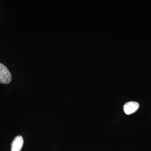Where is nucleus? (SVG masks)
Instances as JSON below:
<instances>
[{
    "instance_id": "nucleus-3",
    "label": "nucleus",
    "mask_w": 151,
    "mask_h": 151,
    "mask_svg": "<svg viewBox=\"0 0 151 151\" xmlns=\"http://www.w3.org/2000/svg\"><path fill=\"white\" fill-rule=\"evenodd\" d=\"M24 144L23 139L21 136L15 138L11 145V151H20Z\"/></svg>"
},
{
    "instance_id": "nucleus-1",
    "label": "nucleus",
    "mask_w": 151,
    "mask_h": 151,
    "mask_svg": "<svg viewBox=\"0 0 151 151\" xmlns=\"http://www.w3.org/2000/svg\"><path fill=\"white\" fill-rule=\"evenodd\" d=\"M12 79V75L8 69L2 63H0V83L9 84Z\"/></svg>"
},
{
    "instance_id": "nucleus-2",
    "label": "nucleus",
    "mask_w": 151,
    "mask_h": 151,
    "mask_svg": "<svg viewBox=\"0 0 151 151\" xmlns=\"http://www.w3.org/2000/svg\"><path fill=\"white\" fill-rule=\"evenodd\" d=\"M139 108V103L137 102L131 101L127 102L124 105V110L126 114L130 115L137 111Z\"/></svg>"
}]
</instances>
